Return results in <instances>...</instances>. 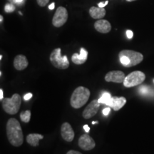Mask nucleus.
<instances>
[{"label":"nucleus","mask_w":154,"mask_h":154,"mask_svg":"<svg viewBox=\"0 0 154 154\" xmlns=\"http://www.w3.org/2000/svg\"><path fill=\"white\" fill-rule=\"evenodd\" d=\"M84 129L86 133H88V132H89V131H90V127L88 126V125L86 124V125H84Z\"/></svg>","instance_id":"29"},{"label":"nucleus","mask_w":154,"mask_h":154,"mask_svg":"<svg viewBox=\"0 0 154 154\" xmlns=\"http://www.w3.org/2000/svg\"><path fill=\"white\" fill-rule=\"evenodd\" d=\"M126 36L128 38H132L133 36H134V33L131 30H127L126 31Z\"/></svg>","instance_id":"24"},{"label":"nucleus","mask_w":154,"mask_h":154,"mask_svg":"<svg viewBox=\"0 0 154 154\" xmlns=\"http://www.w3.org/2000/svg\"><path fill=\"white\" fill-rule=\"evenodd\" d=\"M9 2H11V3L14 4V2H15V0H9Z\"/></svg>","instance_id":"34"},{"label":"nucleus","mask_w":154,"mask_h":154,"mask_svg":"<svg viewBox=\"0 0 154 154\" xmlns=\"http://www.w3.org/2000/svg\"><path fill=\"white\" fill-rule=\"evenodd\" d=\"M2 21H3V17H2V15H0V22H2Z\"/></svg>","instance_id":"32"},{"label":"nucleus","mask_w":154,"mask_h":154,"mask_svg":"<svg viewBox=\"0 0 154 154\" xmlns=\"http://www.w3.org/2000/svg\"><path fill=\"white\" fill-rule=\"evenodd\" d=\"M44 138L43 135L39 134H31L26 136V141L29 145L32 146H38L39 140Z\"/></svg>","instance_id":"17"},{"label":"nucleus","mask_w":154,"mask_h":154,"mask_svg":"<svg viewBox=\"0 0 154 154\" xmlns=\"http://www.w3.org/2000/svg\"><path fill=\"white\" fill-rule=\"evenodd\" d=\"M7 136L9 143L13 146L19 147L22 146L24 141L22 127L20 123L16 119H9L7 123Z\"/></svg>","instance_id":"1"},{"label":"nucleus","mask_w":154,"mask_h":154,"mask_svg":"<svg viewBox=\"0 0 154 154\" xmlns=\"http://www.w3.org/2000/svg\"><path fill=\"white\" fill-rule=\"evenodd\" d=\"M36 2H37V4L40 7H44L48 5L49 0H36Z\"/></svg>","instance_id":"22"},{"label":"nucleus","mask_w":154,"mask_h":154,"mask_svg":"<svg viewBox=\"0 0 154 154\" xmlns=\"http://www.w3.org/2000/svg\"><path fill=\"white\" fill-rule=\"evenodd\" d=\"M139 92L140 94H143V95H146V94H149V88L148 86H140L139 88Z\"/></svg>","instance_id":"21"},{"label":"nucleus","mask_w":154,"mask_h":154,"mask_svg":"<svg viewBox=\"0 0 154 154\" xmlns=\"http://www.w3.org/2000/svg\"><path fill=\"white\" fill-rule=\"evenodd\" d=\"M68 19V11L63 7H58L52 19V24L55 27H61Z\"/></svg>","instance_id":"7"},{"label":"nucleus","mask_w":154,"mask_h":154,"mask_svg":"<svg viewBox=\"0 0 154 154\" xmlns=\"http://www.w3.org/2000/svg\"><path fill=\"white\" fill-rule=\"evenodd\" d=\"M111 98H112V96H111V95L109 92H104L98 100H99V102L100 103H103V104H106L108 106L109 104V103H110Z\"/></svg>","instance_id":"18"},{"label":"nucleus","mask_w":154,"mask_h":154,"mask_svg":"<svg viewBox=\"0 0 154 154\" xmlns=\"http://www.w3.org/2000/svg\"><path fill=\"white\" fill-rule=\"evenodd\" d=\"M24 2H25V0H15L14 5H18V6L24 5Z\"/></svg>","instance_id":"26"},{"label":"nucleus","mask_w":154,"mask_h":154,"mask_svg":"<svg viewBox=\"0 0 154 154\" xmlns=\"http://www.w3.org/2000/svg\"><path fill=\"white\" fill-rule=\"evenodd\" d=\"M126 75L121 71H111L108 72L104 77L106 82L113 83H124Z\"/></svg>","instance_id":"10"},{"label":"nucleus","mask_w":154,"mask_h":154,"mask_svg":"<svg viewBox=\"0 0 154 154\" xmlns=\"http://www.w3.org/2000/svg\"><path fill=\"white\" fill-rule=\"evenodd\" d=\"M4 99H5V98H4V92L3 90L1 88V89H0V100L2 101Z\"/></svg>","instance_id":"30"},{"label":"nucleus","mask_w":154,"mask_h":154,"mask_svg":"<svg viewBox=\"0 0 154 154\" xmlns=\"http://www.w3.org/2000/svg\"><path fill=\"white\" fill-rule=\"evenodd\" d=\"M32 96H33V95H32V93H28V94H26V95H24V99L25 100V101H28V100L32 99Z\"/></svg>","instance_id":"25"},{"label":"nucleus","mask_w":154,"mask_h":154,"mask_svg":"<svg viewBox=\"0 0 154 154\" xmlns=\"http://www.w3.org/2000/svg\"><path fill=\"white\" fill-rule=\"evenodd\" d=\"M146 79V75L140 71H135L126 76L124 82L125 87L131 88L140 85Z\"/></svg>","instance_id":"6"},{"label":"nucleus","mask_w":154,"mask_h":154,"mask_svg":"<svg viewBox=\"0 0 154 154\" xmlns=\"http://www.w3.org/2000/svg\"><path fill=\"white\" fill-rule=\"evenodd\" d=\"M79 146L84 151H90L94 149L96 143L94 140L88 134H84L79 139Z\"/></svg>","instance_id":"9"},{"label":"nucleus","mask_w":154,"mask_h":154,"mask_svg":"<svg viewBox=\"0 0 154 154\" xmlns=\"http://www.w3.org/2000/svg\"><path fill=\"white\" fill-rule=\"evenodd\" d=\"M20 119L22 122L29 123L31 119V111L29 110H26L22 111L20 113Z\"/></svg>","instance_id":"19"},{"label":"nucleus","mask_w":154,"mask_h":154,"mask_svg":"<svg viewBox=\"0 0 154 154\" xmlns=\"http://www.w3.org/2000/svg\"><path fill=\"white\" fill-rule=\"evenodd\" d=\"M2 55L0 56V60H2Z\"/></svg>","instance_id":"36"},{"label":"nucleus","mask_w":154,"mask_h":154,"mask_svg":"<svg viewBox=\"0 0 154 154\" xmlns=\"http://www.w3.org/2000/svg\"><path fill=\"white\" fill-rule=\"evenodd\" d=\"M89 89L84 86H79L73 92L70 99L71 106L74 109H80L87 103L90 97Z\"/></svg>","instance_id":"3"},{"label":"nucleus","mask_w":154,"mask_h":154,"mask_svg":"<svg viewBox=\"0 0 154 154\" xmlns=\"http://www.w3.org/2000/svg\"><path fill=\"white\" fill-rule=\"evenodd\" d=\"M61 134L63 139L67 142H72L74 138V131L69 123H63L61 126Z\"/></svg>","instance_id":"11"},{"label":"nucleus","mask_w":154,"mask_h":154,"mask_svg":"<svg viewBox=\"0 0 154 154\" xmlns=\"http://www.w3.org/2000/svg\"><path fill=\"white\" fill-rule=\"evenodd\" d=\"M108 3H109V1L106 0V1L105 2H100L98 4V6H99V7L100 8H104V7H106L108 5Z\"/></svg>","instance_id":"27"},{"label":"nucleus","mask_w":154,"mask_h":154,"mask_svg":"<svg viewBox=\"0 0 154 154\" xmlns=\"http://www.w3.org/2000/svg\"><path fill=\"white\" fill-rule=\"evenodd\" d=\"M100 105L101 103L99 102V100L95 99L92 101L91 103L88 104L84 111H83L82 116L85 119H89L94 116L96 113H97L98 111H99Z\"/></svg>","instance_id":"8"},{"label":"nucleus","mask_w":154,"mask_h":154,"mask_svg":"<svg viewBox=\"0 0 154 154\" xmlns=\"http://www.w3.org/2000/svg\"><path fill=\"white\" fill-rule=\"evenodd\" d=\"M127 2H134V1H136V0H126Z\"/></svg>","instance_id":"35"},{"label":"nucleus","mask_w":154,"mask_h":154,"mask_svg":"<svg viewBox=\"0 0 154 154\" xmlns=\"http://www.w3.org/2000/svg\"><path fill=\"white\" fill-rule=\"evenodd\" d=\"M54 8H55V3L54 2L51 3V5L49 6V9H50V10H52V9H54Z\"/></svg>","instance_id":"31"},{"label":"nucleus","mask_w":154,"mask_h":154,"mask_svg":"<svg viewBox=\"0 0 154 154\" xmlns=\"http://www.w3.org/2000/svg\"><path fill=\"white\" fill-rule=\"evenodd\" d=\"M126 103V99L125 97H117V96H112L111 100L108 105L109 107L112 108L115 111H119Z\"/></svg>","instance_id":"14"},{"label":"nucleus","mask_w":154,"mask_h":154,"mask_svg":"<svg viewBox=\"0 0 154 154\" xmlns=\"http://www.w3.org/2000/svg\"><path fill=\"white\" fill-rule=\"evenodd\" d=\"M66 154H82V153H81L80 152H79V151H74V150H71V151L67 152Z\"/></svg>","instance_id":"28"},{"label":"nucleus","mask_w":154,"mask_h":154,"mask_svg":"<svg viewBox=\"0 0 154 154\" xmlns=\"http://www.w3.org/2000/svg\"><path fill=\"white\" fill-rule=\"evenodd\" d=\"M153 83H154V79H153Z\"/></svg>","instance_id":"37"},{"label":"nucleus","mask_w":154,"mask_h":154,"mask_svg":"<svg viewBox=\"0 0 154 154\" xmlns=\"http://www.w3.org/2000/svg\"><path fill=\"white\" fill-rule=\"evenodd\" d=\"M88 11H89L90 16L94 19H101L105 17L106 13L104 8L96 7H91Z\"/></svg>","instance_id":"16"},{"label":"nucleus","mask_w":154,"mask_h":154,"mask_svg":"<svg viewBox=\"0 0 154 154\" xmlns=\"http://www.w3.org/2000/svg\"><path fill=\"white\" fill-rule=\"evenodd\" d=\"M88 52L84 48H81L80 54H78L77 53H74L72 57V61L75 64L81 65L84 63L87 60Z\"/></svg>","instance_id":"13"},{"label":"nucleus","mask_w":154,"mask_h":154,"mask_svg":"<svg viewBox=\"0 0 154 154\" xmlns=\"http://www.w3.org/2000/svg\"><path fill=\"white\" fill-rule=\"evenodd\" d=\"M96 124H99V121H93V122H92V124H93V125Z\"/></svg>","instance_id":"33"},{"label":"nucleus","mask_w":154,"mask_h":154,"mask_svg":"<svg viewBox=\"0 0 154 154\" xmlns=\"http://www.w3.org/2000/svg\"><path fill=\"white\" fill-rule=\"evenodd\" d=\"M14 10H15V7H14V5L13 3L9 2V3H7V5H5V12L11 13V12H12V11H14Z\"/></svg>","instance_id":"20"},{"label":"nucleus","mask_w":154,"mask_h":154,"mask_svg":"<svg viewBox=\"0 0 154 154\" xmlns=\"http://www.w3.org/2000/svg\"><path fill=\"white\" fill-rule=\"evenodd\" d=\"M29 62L26 57L24 55H17L14 59V66L18 71L24 70L28 66Z\"/></svg>","instance_id":"15"},{"label":"nucleus","mask_w":154,"mask_h":154,"mask_svg":"<svg viewBox=\"0 0 154 154\" xmlns=\"http://www.w3.org/2000/svg\"><path fill=\"white\" fill-rule=\"evenodd\" d=\"M110 111H111L110 108H106V109H103V111H102V113H103V114L105 116H106L109 114Z\"/></svg>","instance_id":"23"},{"label":"nucleus","mask_w":154,"mask_h":154,"mask_svg":"<svg viewBox=\"0 0 154 154\" xmlns=\"http://www.w3.org/2000/svg\"><path fill=\"white\" fill-rule=\"evenodd\" d=\"M94 29L100 33L106 34L111 30V25L109 21L99 19L94 23Z\"/></svg>","instance_id":"12"},{"label":"nucleus","mask_w":154,"mask_h":154,"mask_svg":"<svg viewBox=\"0 0 154 154\" xmlns=\"http://www.w3.org/2000/svg\"><path fill=\"white\" fill-rule=\"evenodd\" d=\"M2 108L6 113L14 115L18 113L22 103V98L19 94H14L11 98H5L2 101Z\"/></svg>","instance_id":"4"},{"label":"nucleus","mask_w":154,"mask_h":154,"mask_svg":"<svg viewBox=\"0 0 154 154\" xmlns=\"http://www.w3.org/2000/svg\"><path fill=\"white\" fill-rule=\"evenodd\" d=\"M119 58L123 66L130 68L141 62L143 56L140 52L132 50H122L119 54Z\"/></svg>","instance_id":"2"},{"label":"nucleus","mask_w":154,"mask_h":154,"mask_svg":"<svg viewBox=\"0 0 154 154\" xmlns=\"http://www.w3.org/2000/svg\"><path fill=\"white\" fill-rule=\"evenodd\" d=\"M60 48L55 49L50 54V61L51 64L59 69H66L69 66V61L66 56L61 57Z\"/></svg>","instance_id":"5"}]
</instances>
